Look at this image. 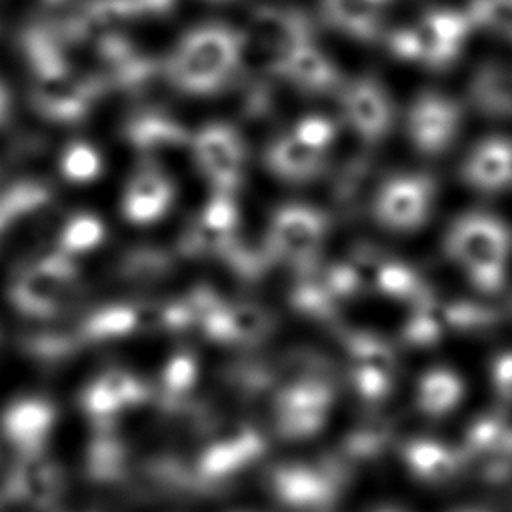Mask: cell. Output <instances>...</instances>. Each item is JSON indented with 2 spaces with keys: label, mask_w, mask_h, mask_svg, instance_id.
I'll return each mask as SVG.
<instances>
[{
  "label": "cell",
  "mask_w": 512,
  "mask_h": 512,
  "mask_svg": "<svg viewBox=\"0 0 512 512\" xmlns=\"http://www.w3.org/2000/svg\"><path fill=\"white\" fill-rule=\"evenodd\" d=\"M170 202V186L168 182L152 172H140L130 182L124 194V212L134 222H150L158 218Z\"/></svg>",
  "instance_id": "cell-7"
},
{
  "label": "cell",
  "mask_w": 512,
  "mask_h": 512,
  "mask_svg": "<svg viewBox=\"0 0 512 512\" xmlns=\"http://www.w3.org/2000/svg\"><path fill=\"white\" fill-rule=\"evenodd\" d=\"M346 110L358 132L378 136L388 126V102L382 92L368 82H358L348 90Z\"/></svg>",
  "instance_id": "cell-9"
},
{
  "label": "cell",
  "mask_w": 512,
  "mask_h": 512,
  "mask_svg": "<svg viewBox=\"0 0 512 512\" xmlns=\"http://www.w3.org/2000/svg\"><path fill=\"white\" fill-rule=\"evenodd\" d=\"M464 28L466 24L458 14L440 12L426 22L418 42L426 44L428 54H448L456 48L458 40L464 34Z\"/></svg>",
  "instance_id": "cell-11"
},
{
  "label": "cell",
  "mask_w": 512,
  "mask_h": 512,
  "mask_svg": "<svg viewBox=\"0 0 512 512\" xmlns=\"http://www.w3.org/2000/svg\"><path fill=\"white\" fill-rule=\"evenodd\" d=\"M452 252L472 270V276L492 288L508 252V234L492 218L470 216L452 230Z\"/></svg>",
  "instance_id": "cell-1"
},
{
  "label": "cell",
  "mask_w": 512,
  "mask_h": 512,
  "mask_svg": "<svg viewBox=\"0 0 512 512\" xmlns=\"http://www.w3.org/2000/svg\"><path fill=\"white\" fill-rule=\"evenodd\" d=\"M318 154L320 150H316L314 146L306 144L302 138L292 134L290 138H284L282 142L276 144V148L270 154V160L280 174L302 178L314 170L318 162Z\"/></svg>",
  "instance_id": "cell-10"
},
{
  "label": "cell",
  "mask_w": 512,
  "mask_h": 512,
  "mask_svg": "<svg viewBox=\"0 0 512 512\" xmlns=\"http://www.w3.org/2000/svg\"><path fill=\"white\" fill-rule=\"evenodd\" d=\"M428 186L420 178H396L388 182L378 200V216L396 230L416 228L428 212Z\"/></svg>",
  "instance_id": "cell-3"
},
{
  "label": "cell",
  "mask_w": 512,
  "mask_h": 512,
  "mask_svg": "<svg viewBox=\"0 0 512 512\" xmlns=\"http://www.w3.org/2000/svg\"><path fill=\"white\" fill-rule=\"evenodd\" d=\"M196 156L218 184H232L240 172L242 148L228 128L210 126L198 134Z\"/></svg>",
  "instance_id": "cell-5"
},
{
  "label": "cell",
  "mask_w": 512,
  "mask_h": 512,
  "mask_svg": "<svg viewBox=\"0 0 512 512\" xmlns=\"http://www.w3.org/2000/svg\"><path fill=\"white\" fill-rule=\"evenodd\" d=\"M98 172V156L88 146H72L64 158V174L70 180H90Z\"/></svg>",
  "instance_id": "cell-14"
},
{
  "label": "cell",
  "mask_w": 512,
  "mask_h": 512,
  "mask_svg": "<svg viewBox=\"0 0 512 512\" xmlns=\"http://www.w3.org/2000/svg\"><path fill=\"white\" fill-rule=\"evenodd\" d=\"M322 220L306 208H286L276 214L272 240L276 250L288 258L310 254L322 238Z\"/></svg>",
  "instance_id": "cell-4"
},
{
  "label": "cell",
  "mask_w": 512,
  "mask_h": 512,
  "mask_svg": "<svg viewBox=\"0 0 512 512\" xmlns=\"http://www.w3.org/2000/svg\"><path fill=\"white\" fill-rule=\"evenodd\" d=\"M466 176L472 186L498 190L512 182V144L506 140H486L472 150L466 164Z\"/></svg>",
  "instance_id": "cell-6"
},
{
  "label": "cell",
  "mask_w": 512,
  "mask_h": 512,
  "mask_svg": "<svg viewBox=\"0 0 512 512\" xmlns=\"http://www.w3.org/2000/svg\"><path fill=\"white\" fill-rule=\"evenodd\" d=\"M476 8L494 26L512 34V0H478Z\"/></svg>",
  "instance_id": "cell-17"
},
{
  "label": "cell",
  "mask_w": 512,
  "mask_h": 512,
  "mask_svg": "<svg viewBox=\"0 0 512 512\" xmlns=\"http://www.w3.org/2000/svg\"><path fill=\"white\" fill-rule=\"evenodd\" d=\"M454 390H456V380L452 378V374H446V372L428 374L422 382L424 404L426 406H438L440 402L446 404L448 400L454 398Z\"/></svg>",
  "instance_id": "cell-15"
},
{
  "label": "cell",
  "mask_w": 512,
  "mask_h": 512,
  "mask_svg": "<svg viewBox=\"0 0 512 512\" xmlns=\"http://www.w3.org/2000/svg\"><path fill=\"white\" fill-rule=\"evenodd\" d=\"M294 134L298 138H302L306 144H310L322 152V148L332 138V126L326 118H306L304 122H300L298 130Z\"/></svg>",
  "instance_id": "cell-16"
},
{
  "label": "cell",
  "mask_w": 512,
  "mask_h": 512,
  "mask_svg": "<svg viewBox=\"0 0 512 512\" xmlns=\"http://www.w3.org/2000/svg\"><path fill=\"white\" fill-rule=\"evenodd\" d=\"M454 126V108L444 100L422 98V102H418L412 112V136L426 150H436L444 146L452 138Z\"/></svg>",
  "instance_id": "cell-8"
},
{
  "label": "cell",
  "mask_w": 512,
  "mask_h": 512,
  "mask_svg": "<svg viewBox=\"0 0 512 512\" xmlns=\"http://www.w3.org/2000/svg\"><path fill=\"white\" fill-rule=\"evenodd\" d=\"M236 52L228 38L220 34H196L176 54L172 74L192 90H206L216 86L234 64Z\"/></svg>",
  "instance_id": "cell-2"
},
{
  "label": "cell",
  "mask_w": 512,
  "mask_h": 512,
  "mask_svg": "<svg viewBox=\"0 0 512 512\" xmlns=\"http://www.w3.org/2000/svg\"><path fill=\"white\" fill-rule=\"evenodd\" d=\"M100 236H102L100 222L88 216H80L72 220L64 230V246L66 250H72V252L88 250L100 240Z\"/></svg>",
  "instance_id": "cell-13"
},
{
  "label": "cell",
  "mask_w": 512,
  "mask_h": 512,
  "mask_svg": "<svg viewBox=\"0 0 512 512\" xmlns=\"http://www.w3.org/2000/svg\"><path fill=\"white\" fill-rule=\"evenodd\" d=\"M286 70L292 80L308 88H324L332 80L330 64L310 50H296L294 54H288Z\"/></svg>",
  "instance_id": "cell-12"
}]
</instances>
